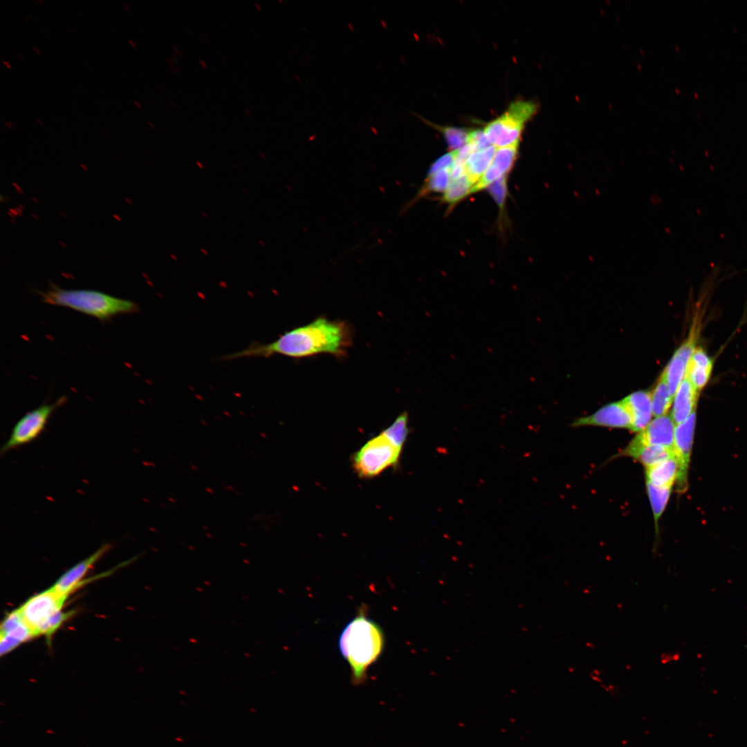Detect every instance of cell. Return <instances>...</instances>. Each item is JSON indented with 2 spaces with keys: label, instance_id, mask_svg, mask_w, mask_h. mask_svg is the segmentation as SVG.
<instances>
[{
  "label": "cell",
  "instance_id": "6da1fadb",
  "mask_svg": "<svg viewBox=\"0 0 747 747\" xmlns=\"http://www.w3.org/2000/svg\"><path fill=\"white\" fill-rule=\"evenodd\" d=\"M351 342L349 326L342 321L320 317L313 322L285 332L275 341L251 343L246 349L222 358L232 360L244 358L282 355L300 358L320 353L342 356Z\"/></svg>",
  "mask_w": 747,
  "mask_h": 747
},
{
  "label": "cell",
  "instance_id": "7a4b0ae2",
  "mask_svg": "<svg viewBox=\"0 0 747 747\" xmlns=\"http://www.w3.org/2000/svg\"><path fill=\"white\" fill-rule=\"evenodd\" d=\"M338 645L350 667L353 683L358 685L365 681L369 667L380 656L385 636L381 627L368 618L365 608H360L343 629Z\"/></svg>",
  "mask_w": 747,
  "mask_h": 747
},
{
  "label": "cell",
  "instance_id": "3957f363",
  "mask_svg": "<svg viewBox=\"0 0 747 747\" xmlns=\"http://www.w3.org/2000/svg\"><path fill=\"white\" fill-rule=\"evenodd\" d=\"M40 295L46 304L67 307L100 320L138 311V306L131 300L93 290H66L51 284L50 288L40 293Z\"/></svg>",
  "mask_w": 747,
  "mask_h": 747
},
{
  "label": "cell",
  "instance_id": "277c9868",
  "mask_svg": "<svg viewBox=\"0 0 747 747\" xmlns=\"http://www.w3.org/2000/svg\"><path fill=\"white\" fill-rule=\"evenodd\" d=\"M538 109L535 101L515 100L501 116L487 124L484 134L497 148L518 144L526 123L536 115Z\"/></svg>",
  "mask_w": 747,
  "mask_h": 747
},
{
  "label": "cell",
  "instance_id": "5b68a950",
  "mask_svg": "<svg viewBox=\"0 0 747 747\" xmlns=\"http://www.w3.org/2000/svg\"><path fill=\"white\" fill-rule=\"evenodd\" d=\"M403 449L382 432L354 454L353 465L360 477L372 478L398 465Z\"/></svg>",
  "mask_w": 747,
  "mask_h": 747
},
{
  "label": "cell",
  "instance_id": "8992f818",
  "mask_svg": "<svg viewBox=\"0 0 747 747\" xmlns=\"http://www.w3.org/2000/svg\"><path fill=\"white\" fill-rule=\"evenodd\" d=\"M66 599L51 587L30 597L17 609L35 636L48 637L53 620L62 611Z\"/></svg>",
  "mask_w": 747,
  "mask_h": 747
},
{
  "label": "cell",
  "instance_id": "52a82bcc",
  "mask_svg": "<svg viewBox=\"0 0 747 747\" xmlns=\"http://www.w3.org/2000/svg\"><path fill=\"white\" fill-rule=\"evenodd\" d=\"M62 396L51 404H43L26 413L14 425L11 434L1 448V454L19 446L30 443L44 431L53 412L66 402Z\"/></svg>",
  "mask_w": 747,
  "mask_h": 747
},
{
  "label": "cell",
  "instance_id": "ba28073f",
  "mask_svg": "<svg viewBox=\"0 0 747 747\" xmlns=\"http://www.w3.org/2000/svg\"><path fill=\"white\" fill-rule=\"evenodd\" d=\"M696 423V411L683 422L675 425L674 451L678 463L677 490L683 492L687 487L688 470L690 459Z\"/></svg>",
  "mask_w": 747,
  "mask_h": 747
},
{
  "label": "cell",
  "instance_id": "9c48e42d",
  "mask_svg": "<svg viewBox=\"0 0 747 747\" xmlns=\"http://www.w3.org/2000/svg\"><path fill=\"white\" fill-rule=\"evenodd\" d=\"M572 425L574 427L602 426L626 428L631 430L632 418L629 409L622 399L606 405L589 416L575 420Z\"/></svg>",
  "mask_w": 747,
  "mask_h": 747
},
{
  "label": "cell",
  "instance_id": "30bf717a",
  "mask_svg": "<svg viewBox=\"0 0 747 747\" xmlns=\"http://www.w3.org/2000/svg\"><path fill=\"white\" fill-rule=\"evenodd\" d=\"M675 424L671 416L664 415L652 420L647 426L639 432L627 448L643 445H661L674 448Z\"/></svg>",
  "mask_w": 747,
  "mask_h": 747
},
{
  "label": "cell",
  "instance_id": "8fae6325",
  "mask_svg": "<svg viewBox=\"0 0 747 747\" xmlns=\"http://www.w3.org/2000/svg\"><path fill=\"white\" fill-rule=\"evenodd\" d=\"M696 331L690 333L688 338L676 351L663 374L670 391L674 397L679 386L685 378L688 363L697 349Z\"/></svg>",
  "mask_w": 747,
  "mask_h": 747
},
{
  "label": "cell",
  "instance_id": "7c38bea8",
  "mask_svg": "<svg viewBox=\"0 0 747 747\" xmlns=\"http://www.w3.org/2000/svg\"><path fill=\"white\" fill-rule=\"evenodd\" d=\"M35 637L22 620L18 609L8 614L1 625L0 653H9L21 643Z\"/></svg>",
  "mask_w": 747,
  "mask_h": 747
},
{
  "label": "cell",
  "instance_id": "4fadbf2b",
  "mask_svg": "<svg viewBox=\"0 0 747 747\" xmlns=\"http://www.w3.org/2000/svg\"><path fill=\"white\" fill-rule=\"evenodd\" d=\"M519 143L496 149L492 161L472 188V193L486 188L499 178L506 176L516 159Z\"/></svg>",
  "mask_w": 747,
  "mask_h": 747
},
{
  "label": "cell",
  "instance_id": "5bb4252c",
  "mask_svg": "<svg viewBox=\"0 0 747 747\" xmlns=\"http://www.w3.org/2000/svg\"><path fill=\"white\" fill-rule=\"evenodd\" d=\"M111 548L110 544H104L92 555L84 560L80 562L64 574H63L52 587L53 589L62 596L67 598L77 586L82 583V578L86 575L91 566L106 553Z\"/></svg>",
  "mask_w": 747,
  "mask_h": 747
},
{
  "label": "cell",
  "instance_id": "9a60e30c",
  "mask_svg": "<svg viewBox=\"0 0 747 747\" xmlns=\"http://www.w3.org/2000/svg\"><path fill=\"white\" fill-rule=\"evenodd\" d=\"M626 403L632 418L631 431L640 432L652 421V409L651 393L648 391H638L623 398Z\"/></svg>",
  "mask_w": 747,
  "mask_h": 747
},
{
  "label": "cell",
  "instance_id": "2e32d148",
  "mask_svg": "<svg viewBox=\"0 0 747 747\" xmlns=\"http://www.w3.org/2000/svg\"><path fill=\"white\" fill-rule=\"evenodd\" d=\"M699 391L685 378L679 386L674 396L671 417L675 424L686 420L696 411Z\"/></svg>",
  "mask_w": 747,
  "mask_h": 747
},
{
  "label": "cell",
  "instance_id": "e0dca14e",
  "mask_svg": "<svg viewBox=\"0 0 747 747\" xmlns=\"http://www.w3.org/2000/svg\"><path fill=\"white\" fill-rule=\"evenodd\" d=\"M712 365V360L707 353L702 349L697 348L688 363L685 378L699 391L708 382Z\"/></svg>",
  "mask_w": 747,
  "mask_h": 747
},
{
  "label": "cell",
  "instance_id": "ac0fdd59",
  "mask_svg": "<svg viewBox=\"0 0 747 747\" xmlns=\"http://www.w3.org/2000/svg\"><path fill=\"white\" fill-rule=\"evenodd\" d=\"M618 455L630 456L640 461L645 468L675 457L674 448L661 445H643L634 448L626 447Z\"/></svg>",
  "mask_w": 747,
  "mask_h": 747
},
{
  "label": "cell",
  "instance_id": "d6986e66",
  "mask_svg": "<svg viewBox=\"0 0 747 747\" xmlns=\"http://www.w3.org/2000/svg\"><path fill=\"white\" fill-rule=\"evenodd\" d=\"M678 470L676 457L647 467L645 468L646 482L656 487H672L678 476Z\"/></svg>",
  "mask_w": 747,
  "mask_h": 747
},
{
  "label": "cell",
  "instance_id": "ffe728a7",
  "mask_svg": "<svg viewBox=\"0 0 747 747\" xmlns=\"http://www.w3.org/2000/svg\"><path fill=\"white\" fill-rule=\"evenodd\" d=\"M495 150L496 147L491 145L474 152L467 160L465 174L475 184L491 164Z\"/></svg>",
  "mask_w": 747,
  "mask_h": 747
},
{
  "label": "cell",
  "instance_id": "44dd1931",
  "mask_svg": "<svg viewBox=\"0 0 747 747\" xmlns=\"http://www.w3.org/2000/svg\"><path fill=\"white\" fill-rule=\"evenodd\" d=\"M674 397L671 394L665 378L662 373L659 380L651 393L652 414L655 417L666 415L672 403Z\"/></svg>",
  "mask_w": 747,
  "mask_h": 747
},
{
  "label": "cell",
  "instance_id": "7402d4cb",
  "mask_svg": "<svg viewBox=\"0 0 747 747\" xmlns=\"http://www.w3.org/2000/svg\"><path fill=\"white\" fill-rule=\"evenodd\" d=\"M646 486L657 532L658 519L668 502L672 487H656L648 482H646Z\"/></svg>",
  "mask_w": 747,
  "mask_h": 747
},
{
  "label": "cell",
  "instance_id": "603a6c76",
  "mask_svg": "<svg viewBox=\"0 0 747 747\" xmlns=\"http://www.w3.org/2000/svg\"><path fill=\"white\" fill-rule=\"evenodd\" d=\"M450 169L451 167L443 168L427 175L425 183L413 202L430 192H444L450 182Z\"/></svg>",
  "mask_w": 747,
  "mask_h": 747
},
{
  "label": "cell",
  "instance_id": "cb8c5ba5",
  "mask_svg": "<svg viewBox=\"0 0 747 747\" xmlns=\"http://www.w3.org/2000/svg\"><path fill=\"white\" fill-rule=\"evenodd\" d=\"M475 183L465 174L457 179L450 181L448 187L444 192L443 201L454 204L463 199L468 194L472 193Z\"/></svg>",
  "mask_w": 747,
  "mask_h": 747
},
{
  "label": "cell",
  "instance_id": "d4e9b609",
  "mask_svg": "<svg viewBox=\"0 0 747 747\" xmlns=\"http://www.w3.org/2000/svg\"><path fill=\"white\" fill-rule=\"evenodd\" d=\"M408 414H400L388 427L382 431L385 436L396 446L403 449L409 434Z\"/></svg>",
  "mask_w": 747,
  "mask_h": 747
},
{
  "label": "cell",
  "instance_id": "484cf974",
  "mask_svg": "<svg viewBox=\"0 0 747 747\" xmlns=\"http://www.w3.org/2000/svg\"><path fill=\"white\" fill-rule=\"evenodd\" d=\"M430 125L442 133L448 147L456 151L468 143L470 130L454 127H442L430 123Z\"/></svg>",
  "mask_w": 747,
  "mask_h": 747
},
{
  "label": "cell",
  "instance_id": "4316f807",
  "mask_svg": "<svg viewBox=\"0 0 747 747\" xmlns=\"http://www.w3.org/2000/svg\"><path fill=\"white\" fill-rule=\"evenodd\" d=\"M487 188L500 210H502L507 194L506 176L499 178L488 186Z\"/></svg>",
  "mask_w": 747,
  "mask_h": 747
},
{
  "label": "cell",
  "instance_id": "83f0119b",
  "mask_svg": "<svg viewBox=\"0 0 747 747\" xmlns=\"http://www.w3.org/2000/svg\"><path fill=\"white\" fill-rule=\"evenodd\" d=\"M454 158L455 154L454 151L441 156L432 164L427 175H430L443 168L451 167L454 161Z\"/></svg>",
  "mask_w": 747,
  "mask_h": 747
},
{
  "label": "cell",
  "instance_id": "f1b7e54d",
  "mask_svg": "<svg viewBox=\"0 0 747 747\" xmlns=\"http://www.w3.org/2000/svg\"><path fill=\"white\" fill-rule=\"evenodd\" d=\"M4 124L7 127H8L10 129H12V128L14 127V124H13V122L12 121H5Z\"/></svg>",
  "mask_w": 747,
  "mask_h": 747
},
{
  "label": "cell",
  "instance_id": "f546056e",
  "mask_svg": "<svg viewBox=\"0 0 747 747\" xmlns=\"http://www.w3.org/2000/svg\"><path fill=\"white\" fill-rule=\"evenodd\" d=\"M2 62H3V65H4V66H6V68H8V69H11V66H10V64L9 62H8V61H6V60H5V59H3V60H2Z\"/></svg>",
  "mask_w": 747,
  "mask_h": 747
},
{
  "label": "cell",
  "instance_id": "4dcf8cb0",
  "mask_svg": "<svg viewBox=\"0 0 747 747\" xmlns=\"http://www.w3.org/2000/svg\"><path fill=\"white\" fill-rule=\"evenodd\" d=\"M33 50H34V51H35V53H37V55H41V52H40L39 49H38V48H37V47H35V46H33Z\"/></svg>",
  "mask_w": 747,
  "mask_h": 747
},
{
  "label": "cell",
  "instance_id": "1f68e13d",
  "mask_svg": "<svg viewBox=\"0 0 747 747\" xmlns=\"http://www.w3.org/2000/svg\"><path fill=\"white\" fill-rule=\"evenodd\" d=\"M121 4H122V6H123V8H124L125 9V10H126V11H127V12L130 13V12H129L130 10H129V9L128 6H127V5L125 4V3H121Z\"/></svg>",
  "mask_w": 747,
  "mask_h": 747
},
{
  "label": "cell",
  "instance_id": "d6a6232c",
  "mask_svg": "<svg viewBox=\"0 0 747 747\" xmlns=\"http://www.w3.org/2000/svg\"><path fill=\"white\" fill-rule=\"evenodd\" d=\"M133 104H135V105H136V106L137 107H138V108H141V105H140V103H139V102H138V101H136V100H133Z\"/></svg>",
  "mask_w": 747,
  "mask_h": 747
},
{
  "label": "cell",
  "instance_id": "836d02e7",
  "mask_svg": "<svg viewBox=\"0 0 747 747\" xmlns=\"http://www.w3.org/2000/svg\"><path fill=\"white\" fill-rule=\"evenodd\" d=\"M36 121H37V123H39V124H40L41 126H43V125H44V123H43V122L42 121V120H41V119H39V118H36Z\"/></svg>",
  "mask_w": 747,
  "mask_h": 747
},
{
  "label": "cell",
  "instance_id": "e575fe53",
  "mask_svg": "<svg viewBox=\"0 0 747 747\" xmlns=\"http://www.w3.org/2000/svg\"><path fill=\"white\" fill-rule=\"evenodd\" d=\"M128 42H129V44H131V46H133V48H136V44H135V42H134L133 41H132V40H131V39H129V40H128Z\"/></svg>",
  "mask_w": 747,
  "mask_h": 747
},
{
  "label": "cell",
  "instance_id": "d590c367",
  "mask_svg": "<svg viewBox=\"0 0 747 747\" xmlns=\"http://www.w3.org/2000/svg\"><path fill=\"white\" fill-rule=\"evenodd\" d=\"M16 54L21 59H24L23 56L19 53L17 52Z\"/></svg>",
  "mask_w": 747,
  "mask_h": 747
},
{
  "label": "cell",
  "instance_id": "8d00e7d4",
  "mask_svg": "<svg viewBox=\"0 0 747 747\" xmlns=\"http://www.w3.org/2000/svg\"><path fill=\"white\" fill-rule=\"evenodd\" d=\"M148 124L151 126V128H154V125L150 122H148Z\"/></svg>",
  "mask_w": 747,
  "mask_h": 747
},
{
  "label": "cell",
  "instance_id": "74e56055",
  "mask_svg": "<svg viewBox=\"0 0 747 747\" xmlns=\"http://www.w3.org/2000/svg\"><path fill=\"white\" fill-rule=\"evenodd\" d=\"M85 64L87 66V67H89V68L90 67L89 64H88L86 62H85Z\"/></svg>",
  "mask_w": 747,
  "mask_h": 747
}]
</instances>
